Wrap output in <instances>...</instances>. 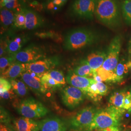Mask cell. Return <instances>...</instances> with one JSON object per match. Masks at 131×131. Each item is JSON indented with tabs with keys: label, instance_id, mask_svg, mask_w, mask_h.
I'll return each instance as SVG.
<instances>
[{
	"label": "cell",
	"instance_id": "8fae6325",
	"mask_svg": "<svg viewBox=\"0 0 131 131\" xmlns=\"http://www.w3.org/2000/svg\"><path fill=\"white\" fill-rule=\"evenodd\" d=\"M66 80L67 82L71 86L80 89L85 95L91 85L96 82L93 78L76 75L73 71H70L68 73Z\"/></svg>",
	"mask_w": 131,
	"mask_h": 131
},
{
	"label": "cell",
	"instance_id": "277c9868",
	"mask_svg": "<svg viewBox=\"0 0 131 131\" xmlns=\"http://www.w3.org/2000/svg\"><path fill=\"white\" fill-rule=\"evenodd\" d=\"M125 111L123 108L112 105L98 110L88 131L103 130L110 127L119 126Z\"/></svg>",
	"mask_w": 131,
	"mask_h": 131
},
{
	"label": "cell",
	"instance_id": "60d3db41",
	"mask_svg": "<svg viewBox=\"0 0 131 131\" xmlns=\"http://www.w3.org/2000/svg\"><path fill=\"white\" fill-rule=\"evenodd\" d=\"M14 0H1V8L4 7L5 5Z\"/></svg>",
	"mask_w": 131,
	"mask_h": 131
},
{
	"label": "cell",
	"instance_id": "30bf717a",
	"mask_svg": "<svg viewBox=\"0 0 131 131\" xmlns=\"http://www.w3.org/2000/svg\"><path fill=\"white\" fill-rule=\"evenodd\" d=\"M21 80L34 92L38 94H45L47 91L41 82L42 76L26 70L20 76Z\"/></svg>",
	"mask_w": 131,
	"mask_h": 131
},
{
	"label": "cell",
	"instance_id": "ffe728a7",
	"mask_svg": "<svg viewBox=\"0 0 131 131\" xmlns=\"http://www.w3.org/2000/svg\"><path fill=\"white\" fill-rule=\"evenodd\" d=\"M27 40V38L24 36H18L8 40L7 52L9 55H14L21 50Z\"/></svg>",
	"mask_w": 131,
	"mask_h": 131
},
{
	"label": "cell",
	"instance_id": "603a6c76",
	"mask_svg": "<svg viewBox=\"0 0 131 131\" xmlns=\"http://www.w3.org/2000/svg\"><path fill=\"white\" fill-rule=\"evenodd\" d=\"M120 4L122 19L127 25L131 26V0H122Z\"/></svg>",
	"mask_w": 131,
	"mask_h": 131
},
{
	"label": "cell",
	"instance_id": "e575fe53",
	"mask_svg": "<svg viewBox=\"0 0 131 131\" xmlns=\"http://www.w3.org/2000/svg\"><path fill=\"white\" fill-rule=\"evenodd\" d=\"M15 94H16L14 92L13 90L12 89L7 91H6L4 93H0V96L2 98L8 99L11 98H13Z\"/></svg>",
	"mask_w": 131,
	"mask_h": 131
},
{
	"label": "cell",
	"instance_id": "5b68a950",
	"mask_svg": "<svg viewBox=\"0 0 131 131\" xmlns=\"http://www.w3.org/2000/svg\"><path fill=\"white\" fill-rule=\"evenodd\" d=\"M19 114L24 117L38 118L46 116L48 110L40 102L33 98L22 100L17 108Z\"/></svg>",
	"mask_w": 131,
	"mask_h": 131
},
{
	"label": "cell",
	"instance_id": "7c38bea8",
	"mask_svg": "<svg viewBox=\"0 0 131 131\" xmlns=\"http://www.w3.org/2000/svg\"><path fill=\"white\" fill-rule=\"evenodd\" d=\"M13 127L15 131H39L40 122L28 117H19L13 120Z\"/></svg>",
	"mask_w": 131,
	"mask_h": 131
},
{
	"label": "cell",
	"instance_id": "f546056e",
	"mask_svg": "<svg viewBox=\"0 0 131 131\" xmlns=\"http://www.w3.org/2000/svg\"><path fill=\"white\" fill-rule=\"evenodd\" d=\"M95 84L98 90L99 95L101 97L107 94L108 91V88L107 85L103 82H98L96 81Z\"/></svg>",
	"mask_w": 131,
	"mask_h": 131
},
{
	"label": "cell",
	"instance_id": "7bdbcfd3",
	"mask_svg": "<svg viewBox=\"0 0 131 131\" xmlns=\"http://www.w3.org/2000/svg\"></svg>",
	"mask_w": 131,
	"mask_h": 131
},
{
	"label": "cell",
	"instance_id": "9a60e30c",
	"mask_svg": "<svg viewBox=\"0 0 131 131\" xmlns=\"http://www.w3.org/2000/svg\"><path fill=\"white\" fill-rule=\"evenodd\" d=\"M53 63L51 59L44 58L31 63L25 64V65L26 70H30L42 76L50 70Z\"/></svg>",
	"mask_w": 131,
	"mask_h": 131
},
{
	"label": "cell",
	"instance_id": "74e56055",
	"mask_svg": "<svg viewBox=\"0 0 131 131\" xmlns=\"http://www.w3.org/2000/svg\"><path fill=\"white\" fill-rule=\"evenodd\" d=\"M31 6H32V7L35 8V9H36L38 10H41L42 9V6L41 5L38 3V2L37 1H34L33 2V3H31Z\"/></svg>",
	"mask_w": 131,
	"mask_h": 131
},
{
	"label": "cell",
	"instance_id": "5bb4252c",
	"mask_svg": "<svg viewBox=\"0 0 131 131\" xmlns=\"http://www.w3.org/2000/svg\"><path fill=\"white\" fill-rule=\"evenodd\" d=\"M25 15L26 24L24 29L33 30L41 27L45 24V20L41 16L28 8H22Z\"/></svg>",
	"mask_w": 131,
	"mask_h": 131
},
{
	"label": "cell",
	"instance_id": "83f0119b",
	"mask_svg": "<svg viewBox=\"0 0 131 131\" xmlns=\"http://www.w3.org/2000/svg\"><path fill=\"white\" fill-rule=\"evenodd\" d=\"M49 75H50L52 78L55 80L59 84L62 85L65 84L66 79L64 76L63 72L57 70H49L47 72Z\"/></svg>",
	"mask_w": 131,
	"mask_h": 131
},
{
	"label": "cell",
	"instance_id": "1f68e13d",
	"mask_svg": "<svg viewBox=\"0 0 131 131\" xmlns=\"http://www.w3.org/2000/svg\"><path fill=\"white\" fill-rule=\"evenodd\" d=\"M10 121L9 115L4 108H1V123L9 124Z\"/></svg>",
	"mask_w": 131,
	"mask_h": 131
},
{
	"label": "cell",
	"instance_id": "7402d4cb",
	"mask_svg": "<svg viewBox=\"0 0 131 131\" xmlns=\"http://www.w3.org/2000/svg\"><path fill=\"white\" fill-rule=\"evenodd\" d=\"M12 89L15 94L19 97H24L27 95L28 89L27 85L22 80L18 79L10 80Z\"/></svg>",
	"mask_w": 131,
	"mask_h": 131
},
{
	"label": "cell",
	"instance_id": "52a82bcc",
	"mask_svg": "<svg viewBox=\"0 0 131 131\" xmlns=\"http://www.w3.org/2000/svg\"><path fill=\"white\" fill-rule=\"evenodd\" d=\"M95 0H73L69 9L70 15L75 18L92 20L95 17Z\"/></svg>",
	"mask_w": 131,
	"mask_h": 131
},
{
	"label": "cell",
	"instance_id": "9c48e42d",
	"mask_svg": "<svg viewBox=\"0 0 131 131\" xmlns=\"http://www.w3.org/2000/svg\"><path fill=\"white\" fill-rule=\"evenodd\" d=\"M61 99L67 107L73 109L84 101L85 95L80 89L72 86H68L61 91Z\"/></svg>",
	"mask_w": 131,
	"mask_h": 131
},
{
	"label": "cell",
	"instance_id": "ee69618b",
	"mask_svg": "<svg viewBox=\"0 0 131 131\" xmlns=\"http://www.w3.org/2000/svg\"><path fill=\"white\" fill-rule=\"evenodd\" d=\"M32 1H34V0H32Z\"/></svg>",
	"mask_w": 131,
	"mask_h": 131
},
{
	"label": "cell",
	"instance_id": "3957f363",
	"mask_svg": "<svg viewBox=\"0 0 131 131\" xmlns=\"http://www.w3.org/2000/svg\"><path fill=\"white\" fill-rule=\"evenodd\" d=\"M122 38L117 35L113 38L108 47L107 56L102 66L95 72L102 81L112 82L115 70L119 61Z\"/></svg>",
	"mask_w": 131,
	"mask_h": 131
},
{
	"label": "cell",
	"instance_id": "ab89813d",
	"mask_svg": "<svg viewBox=\"0 0 131 131\" xmlns=\"http://www.w3.org/2000/svg\"><path fill=\"white\" fill-rule=\"evenodd\" d=\"M102 131H121V130L119 129L118 127L112 126L104 129L103 130H102Z\"/></svg>",
	"mask_w": 131,
	"mask_h": 131
},
{
	"label": "cell",
	"instance_id": "8d00e7d4",
	"mask_svg": "<svg viewBox=\"0 0 131 131\" xmlns=\"http://www.w3.org/2000/svg\"><path fill=\"white\" fill-rule=\"evenodd\" d=\"M0 131H14V129L9 124L1 123Z\"/></svg>",
	"mask_w": 131,
	"mask_h": 131
},
{
	"label": "cell",
	"instance_id": "d6986e66",
	"mask_svg": "<svg viewBox=\"0 0 131 131\" xmlns=\"http://www.w3.org/2000/svg\"><path fill=\"white\" fill-rule=\"evenodd\" d=\"M16 13H14V10L8 9L5 7L1 8L0 20L1 35L10 25L14 23Z\"/></svg>",
	"mask_w": 131,
	"mask_h": 131
},
{
	"label": "cell",
	"instance_id": "484cf974",
	"mask_svg": "<svg viewBox=\"0 0 131 131\" xmlns=\"http://www.w3.org/2000/svg\"><path fill=\"white\" fill-rule=\"evenodd\" d=\"M26 24V17L23 9L16 12L14 20V26L19 29H24Z\"/></svg>",
	"mask_w": 131,
	"mask_h": 131
},
{
	"label": "cell",
	"instance_id": "44dd1931",
	"mask_svg": "<svg viewBox=\"0 0 131 131\" xmlns=\"http://www.w3.org/2000/svg\"><path fill=\"white\" fill-rule=\"evenodd\" d=\"M73 72L76 75L88 78L93 77L94 72L85 59L81 61L79 65L75 68Z\"/></svg>",
	"mask_w": 131,
	"mask_h": 131
},
{
	"label": "cell",
	"instance_id": "4fadbf2b",
	"mask_svg": "<svg viewBox=\"0 0 131 131\" xmlns=\"http://www.w3.org/2000/svg\"><path fill=\"white\" fill-rule=\"evenodd\" d=\"M65 123L60 118H46L40 122V131H67Z\"/></svg>",
	"mask_w": 131,
	"mask_h": 131
},
{
	"label": "cell",
	"instance_id": "b9f144b4",
	"mask_svg": "<svg viewBox=\"0 0 131 131\" xmlns=\"http://www.w3.org/2000/svg\"><path fill=\"white\" fill-rule=\"evenodd\" d=\"M130 111H131V110H130Z\"/></svg>",
	"mask_w": 131,
	"mask_h": 131
},
{
	"label": "cell",
	"instance_id": "f35d334b",
	"mask_svg": "<svg viewBox=\"0 0 131 131\" xmlns=\"http://www.w3.org/2000/svg\"><path fill=\"white\" fill-rule=\"evenodd\" d=\"M128 59L131 61V36L128 45Z\"/></svg>",
	"mask_w": 131,
	"mask_h": 131
},
{
	"label": "cell",
	"instance_id": "f1b7e54d",
	"mask_svg": "<svg viewBox=\"0 0 131 131\" xmlns=\"http://www.w3.org/2000/svg\"><path fill=\"white\" fill-rule=\"evenodd\" d=\"M12 89V85L10 81L1 77L0 79V93H4Z\"/></svg>",
	"mask_w": 131,
	"mask_h": 131
},
{
	"label": "cell",
	"instance_id": "cb8c5ba5",
	"mask_svg": "<svg viewBox=\"0 0 131 131\" xmlns=\"http://www.w3.org/2000/svg\"><path fill=\"white\" fill-rule=\"evenodd\" d=\"M127 92V91L126 92V90H122L113 94L109 99V103L111 104L110 105L122 108Z\"/></svg>",
	"mask_w": 131,
	"mask_h": 131
},
{
	"label": "cell",
	"instance_id": "ba28073f",
	"mask_svg": "<svg viewBox=\"0 0 131 131\" xmlns=\"http://www.w3.org/2000/svg\"><path fill=\"white\" fill-rule=\"evenodd\" d=\"M12 56L16 61L28 64L44 59L46 54L41 48L31 45L21 49Z\"/></svg>",
	"mask_w": 131,
	"mask_h": 131
},
{
	"label": "cell",
	"instance_id": "d590c367",
	"mask_svg": "<svg viewBox=\"0 0 131 131\" xmlns=\"http://www.w3.org/2000/svg\"><path fill=\"white\" fill-rule=\"evenodd\" d=\"M68 0H49V2L52 3L57 8H60L63 6Z\"/></svg>",
	"mask_w": 131,
	"mask_h": 131
},
{
	"label": "cell",
	"instance_id": "4316f807",
	"mask_svg": "<svg viewBox=\"0 0 131 131\" xmlns=\"http://www.w3.org/2000/svg\"><path fill=\"white\" fill-rule=\"evenodd\" d=\"M15 60L13 57L8 55V56H2L0 58V71L1 74L3 73L5 70L9 67L12 63H13Z\"/></svg>",
	"mask_w": 131,
	"mask_h": 131
},
{
	"label": "cell",
	"instance_id": "7a4b0ae2",
	"mask_svg": "<svg viewBox=\"0 0 131 131\" xmlns=\"http://www.w3.org/2000/svg\"><path fill=\"white\" fill-rule=\"evenodd\" d=\"M99 39L100 35L92 29L88 27L74 28L66 34L63 46L67 51H76L93 44Z\"/></svg>",
	"mask_w": 131,
	"mask_h": 131
},
{
	"label": "cell",
	"instance_id": "2e32d148",
	"mask_svg": "<svg viewBox=\"0 0 131 131\" xmlns=\"http://www.w3.org/2000/svg\"><path fill=\"white\" fill-rule=\"evenodd\" d=\"M131 61L122 57L115 70L112 82L114 83L121 82L126 76L131 69Z\"/></svg>",
	"mask_w": 131,
	"mask_h": 131
},
{
	"label": "cell",
	"instance_id": "e0dca14e",
	"mask_svg": "<svg viewBox=\"0 0 131 131\" xmlns=\"http://www.w3.org/2000/svg\"><path fill=\"white\" fill-rule=\"evenodd\" d=\"M106 56L107 51H97L89 53L85 60L94 71H95L102 66Z\"/></svg>",
	"mask_w": 131,
	"mask_h": 131
},
{
	"label": "cell",
	"instance_id": "836d02e7",
	"mask_svg": "<svg viewBox=\"0 0 131 131\" xmlns=\"http://www.w3.org/2000/svg\"><path fill=\"white\" fill-rule=\"evenodd\" d=\"M8 46V40H6V39H1V47H0V56L2 57L4 54L7 52V49Z\"/></svg>",
	"mask_w": 131,
	"mask_h": 131
},
{
	"label": "cell",
	"instance_id": "d6a6232c",
	"mask_svg": "<svg viewBox=\"0 0 131 131\" xmlns=\"http://www.w3.org/2000/svg\"><path fill=\"white\" fill-rule=\"evenodd\" d=\"M4 7H5L8 9L12 10L17 9L18 11H19L21 9H19L20 8V4L19 3V0H14L10 2L9 3L5 5Z\"/></svg>",
	"mask_w": 131,
	"mask_h": 131
},
{
	"label": "cell",
	"instance_id": "6da1fadb",
	"mask_svg": "<svg viewBox=\"0 0 131 131\" xmlns=\"http://www.w3.org/2000/svg\"><path fill=\"white\" fill-rule=\"evenodd\" d=\"M95 17L108 28L119 27L122 18L121 4L118 0H95Z\"/></svg>",
	"mask_w": 131,
	"mask_h": 131
},
{
	"label": "cell",
	"instance_id": "8992f818",
	"mask_svg": "<svg viewBox=\"0 0 131 131\" xmlns=\"http://www.w3.org/2000/svg\"><path fill=\"white\" fill-rule=\"evenodd\" d=\"M97 111L93 106H88L80 110L70 119V131H88Z\"/></svg>",
	"mask_w": 131,
	"mask_h": 131
},
{
	"label": "cell",
	"instance_id": "4dcf8cb0",
	"mask_svg": "<svg viewBox=\"0 0 131 131\" xmlns=\"http://www.w3.org/2000/svg\"><path fill=\"white\" fill-rule=\"evenodd\" d=\"M122 108L125 110H130L131 109V91H127L124 99Z\"/></svg>",
	"mask_w": 131,
	"mask_h": 131
},
{
	"label": "cell",
	"instance_id": "ac0fdd59",
	"mask_svg": "<svg viewBox=\"0 0 131 131\" xmlns=\"http://www.w3.org/2000/svg\"><path fill=\"white\" fill-rule=\"evenodd\" d=\"M26 71L25 64L15 61L9 67L1 74V77L5 79H15Z\"/></svg>",
	"mask_w": 131,
	"mask_h": 131
},
{
	"label": "cell",
	"instance_id": "d4e9b609",
	"mask_svg": "<svg viewBox=\"0 0 131 131\" xmlns=\"http://www.w3.org/2000/svg\"><path fill=\"white\" fill-rule=\"evenodd\" d=\"M41 82L47 92L60 88L62 86L49 75L48 72L45 73L42 76Z\"/></svg>",
	"mask_w": 131,
	"mask_h": 131
}]
</instances>
